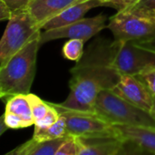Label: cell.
I'll list each match as a JSON object with an SVG mask.
<instances>
[{
  "label": "cell",
  "mask_w": 155,
  "mask_h": 155,
  "mask_svg": "<svg viewBox=\"0 0 155 155\" xmlns=\"http://www.w3.org/2000/svg\"><path fill=\"white\" fill-rule=\"evenodd\" d=\"M97 6H102L101 0H87L76 3L64 10L63 12H61L54 18L47 21L42 26V30L58 28L74 23L78 20L83 19L84 15L88 11Z\"/></svg>",
  "instance_id": "12"
},
{
  "label": "cell",
  "mask_w": 155,
  "mask_h": 155,
  "mask_svg": "<svg viewBox=\"0 0 155 155\" xmlns=\"http://www.w3.org/2000/svg\"><path fill=\"white\" fill-rule=\"evenodd\" d=\"M39 38L28 43L0 67V96L6 100L15 95L28 94L35 70Z\"/></svg>",
  "instance_id": "2"
},
{
  "label": "cell",
  "mask_w": 155,
  "mask_h": 155,
  "mask_svg": "<svg viewBox=\"0 0 155 155\" xmlns=\"http://www.w3.org/2000/svg\"><path fill=\"white\" fill-rule=\"evenodd\" d=\"M54 155H78L75 137L69 138L64 143H63L59 147Z\"/></svg>",
  "instance_id": "23"
},
{
  "label": "cell",
  "mask_w": 155,
  "mask_h": 155,
  "mask_svg": "<svg viewBox=\"0 0 155 155\" xmlns=\"http://www.w3.org/2000/svg\"><path fill=\"white\" fill-rule=\"evenodd\" d=\"M94 112L112 124L155 127V119L150 112L134 106L112 90H104L99 93Z\"/></svg>",
  "instance_id": "3"
},
{
  "label": "cell",
  "mask_w": 155,
  "mask_h": 155,
  "mask_svg": "<svg viewBox=\"0 0 155 155\" xmlns=\"http://www.w3.org/2000/svg\"><path fill=\"white\" fill-rule=\"evenodd\" d=\"M5 123L9 129H22L35 124L32 109L27 95L18 94L10 97L5 103L3 114Z\"/></svg>",
  "instance_id": "10"
},
{
  "label": "cell",
  "mask_w": 155,
  "mask_h": 155,
  "mask_svg": "<svg viewBox=\"0 0 155 155\" xmlns=\"http://www.w3.org/2000/svg\"><path fill=\"white\" fill-rule=\"evenodd\" d=\"M13 16V12L11 11V9L7 6V5L0 0V20L1 21H8Z\"/></svg>",
  "instance_id": "27"
},
{
  "label": "cell",
  "mask_w": 155,
  "mask_h": 155,
  "mask_svg": "<svg viewBox=\"0 0 155 155\" xmlns=\"http://www.w3.org/2000/svg\"><path fill=\"white\" fill-rule=\"evenodd\" d=\"M64 118L67 134L80 138H110L120 137L114 127L96 112H84L67 110L60 107L58 103H51Z\"/></svg>",
  "instance_id": "6"
},
{
  "label": "cell",
  "mask_w": 155,
  "mask_h": 155,
  "mask_svg": "<svg viewBox=\"0 0 155 155\" xmlns=\"http://www.w3.org/2000/svg\"><path fill=\"white\" fill-rule=\"evenodd\" d=\"M138 77L147 85L151 92L155 96V69H149L138 75Z\"/></svg>",
  "instance_id": "25"
},
{
  "label": "cell",
  "mask_w": 155,
  "mask_h": 155,
  "mask_svg": "<svg viewBox=\"0 0 155 155\" xmlns=\"http://www.w3.org/2000/svg\"><path fill=\"white\" fill-rule=\"evenodd\" d=\"M50 104V102H49ZM50 109L48 111V112L39 121L35 122V127H38V128H46L49 127L51 125H53L54 123H55L59 118H60V113L58 112V111L50 104Z\"/></svg>",
  "instance_id": "20"
},
{
  "label": "cell",
  "mask_w": 155,
  "mask_h": 155,
  "mask_svg": "<svg viewBox=\"0 0 155 155\" xmlns=\"http://www.w3.org/2000/svg\"><path fill=\"white\" fill-rule=\"evenodd\" d=\"M41 27L28 10L14 14L0 40V67L31 41L40 38Z\"/></svg>",
  "instance_id": "5"
},
{
  "label": "cell",
  "mask_w": 155,
  "mask_h": 155,
  "mask_svg": "<svg viewBox=\"0 0 155 155\" xmlns=\"http://www.w3.org/2000/svg\"><path fill=\"white\" fill-rule=\"evenodd\" d=\"M109 63L121 75L138 76L155 69V52L132 41L106 40Z\"/></svg>",
  "instance_id": "4"
},
{
  "label": "cell",
  "mask_w": 155,
  "mask_h": 155,
  "mask_svg": "<svg viewBox=\"0 0 155 155\" xmlns=\"http://www.w3.org/2000/svg\"><path fill=\"white\" fill-rule=\"evenodd\" d=\"M7 129H9V128L6 126V124L5 123V121H4V119L2 117L1 118V125H0V135H2Z\"/></svg>",
  "instance_id": "30"
},
{
  "label": "cell",
  "mask_w": 155,
  "mask_h": 155,
  "mask_svg": "<svg viewBox=\"0 0 155 155\" xmlns=\"http://www.w3.org/2000/svg\"><path fill=\"white\" fill-rule=\"evenodd\" d=\"M31 109H32V113H33V117L35 120V122L41 120L49 111L50 109V104L49 102H45L43 100H41L39 97H37L35 94L32 93H28L26 94Z\"/></svg>",
  "instance_id": "18"
},
{
  "label": "cell",
  "mask_w": 155,
  "mask_h": 155,
  "mask_svg": "<svg viewBox=\"0 0 155 155\" xmlns=\"http://www.w3.org/2000/svg\"><path fill=\"white\" fill-rule=\"evenodd\" d=\"M112 90L134 106L151 113L153 94L138 76L121 75L119 82Z\"/></svg>",
  "instance_id": "9"
},
{
  "label": "cell",
  "mask_w": 155,
  "mask_h": 155,
  "mask_svg": "<svg viewBox=\"0 0 155 155\" xmlns=\"http://www.w3.org/2000/svg\"><path fill=\"white\" fill-rule=\"evenodd\" d=\"M78 155H114L124 139L110 138H80L75 137Z\"/></svg>",
  "instance_id": "13"
},
{
  "label": "cell",
  "mask_w": 155,
  "mask_h": 155,
  "mask_svg": "<svg viewBox=\"0 0 155 155\" xmlns=\"http://www.w3.org/2000/svg\"><path fill=\"white\" fill-rule=\"evenodd\" d=\"M67 136L69 135L67 134L66 122H65L64 118L62 117L61 115H60L59 120L49 127H46V128L35 127V131L33 134V138L38 143L55 140V139L67 137Z\"/></svg>",
  "instance_id": "15"
},
{
  "label": "cell",
  "mask_w": 155,
  "mask_h": 155,
  "mask_svg": "<svg viewBox=\"0 0 155 155\" xmlns=\"http://www.w3.org/2000/svg\"><path fill=\"white\" fill-rule=\"evenodd\" d=\"M131 9L155 10V0H139Z\"/></svg>",
  "instance_id": "26"
},
{
  "label": "cell",
  "mask_w": 155,
  "mask_h": 155,
  "mask_svg": "<svg viewBox=\"0 0 155 155\" xmlns=\"http://www.w3.org/2000/svg\"><path fill=\"white\" fill-rule=\"evenodd\" d=\"M71 137L72 136H67L55 140L38 143V144L29 155H54L59 147Z\"/></svg>",
  "instance_id": "17"
},
{
  "label": "cell",
  "mask_w": 155,
  "mask_h": 155,
  "mask_svg": "<svg viewBox=\"0 0 155 155\" xmlns=\"http://www.w3.org/2000/svg\"><path fill=\"white\" fill-rule=\"evenodd\" d=\"M106 19L107 17L104 15L100 14L94 17H84L81 20H78L74 23H72L62 27L45 30L44 32L41 33L39 38L40 46L49 41L62 38H76L82 39L84 42H86L106 26Z\"/></svg>",
  "instance_id": "8"
},
{
  "label": "cell",
  "mask_w": 155,
  "mask_h": 155,
  "mask_svg": "<svg viewBox=\"0 0 155 155\" xmlns=\"http://www.w3.org/2000/svg\"><path fill=\"white\" fill-rule=\"evenodd\" d=\"M151 114L152 116L155 119V96L153 95V109H152V111H151Z\"/></svg>",
  "instance_id": "31"
},
{
  "label": "cell",
  "mask_w": 155,
  "mask_h": 155,
  "mask_svg": "<svg viewBox=\"0 0 155 155\" xmlns=\"http://www.w3.org/2000/svg\"><path fill=\"white\" fill-rule=\"evenodd\" d=\"M70 92L58 105L64 109L94 112L97 96L102 90H112L119 82L121 74L109 63L106 39L94 41L83 58L71 70Z\"/></svg>",
  "instance_id": "1"
},
{
  "label": "cell",
  "mask_w": 155,
  "mask_h": 155,
  "mask_svg": "<svg viewBox=\"0 0 155 155\" xmlns=\"http://www.w3.org/2000/svg\"><path fill=\"white\" fill-rule=\"evenodd\" d=\"M131 10H133V9H131ZM134 10L145 15V16H149L151 18H153L155 21V10H146V9H134Z\"/></svg>",
  "instance_id": "29"
},
{
  "label": "cell",
  "mask_w": 155,
  "mask_h": 155,
  "mask_svg": "<svg viewBox=\"0 0 155 155\" xmlns=\"http://www.w3.org/2000/svg\"><path fill=\"white\" fill-rule=\"evenodd\" d=\"M139 0H101L102 6H109L116 9L118 12L131 9Z\"/></svg>",
  "instance_id": "21"
},
{
  "label": "cell",
  "mask_w": 155,
  "mask_h": 155,
  "mask_svg": "<svg viewBox=\"0 0 155 155\" xmlns=\"http://www.w3.org/2000/svg\"><path fill=\"white\" fill-rule=\"evenodd\" d=\"M79 0H32L28 12L39 25L42 26L50 19L54 18L69 6L78 3Z\"/></svg>",
  "instance_id": "11"
},
{
  "label": "cell",
  "mask_w": 155,
  "mask_h": 155,
  "mask_svg": "<svg viewBox=\"0 0 155 155\" xmlns=\"http://www.w3.org/2000/svg\"><path fill=\"white\" fill-rule=\"evenodd\" d=\"M38 144V142H36L34 138L31 140L25 142V143H22L21 145L17 146L11 152L5 153V155H29L33 150L35 148V146Z\"/></svg>",
  "instance_id": "22"
},
{
  "label": "cell",
  "mask_w": 155,
  "mask_h": 155,
  "mask_svg": "<svg viewBox=\"0 0 155 155\" xmlns=\"http://www.w3.org/2000/svg\"><path fill=\"white\" fill-rule=\"evenodd\" d=\"M122 139H130L144 149L155 153V127L114 124Z\"/></svg>",
  "instance_id": "14"
},
{
  "label": "cell",
  "mask_w": 155,
  "mask_h": 155,
  "mask_svg": "<svg viewBox=\"0 0 155 155\" xmlns=\"http://www.w3.org/2000/svg\"><path fill=\"white\" fill-rule=\"evenodd\" d=\"M114 155H155V153L144 149L130 139H124L121 146Z\"/></svg>",
  "instance_id": "19"
},
{
  "label": "cell",
  "mask_w": 155,
  "mask_h": 155,
  "mask_svg": "<svg viewBox=\"0 0 155 155\" xmlns=\"http://www.w3.org/2000/svg\"><path fill=\"white\" fill-rule=\"evenodd\" d=\"M84 1H87V0H79V1H78V3H80V2H84Z\"/></svg>",
  "instance_id": "32"
},
{
  "label": "cell",
  "mask_w": 155,
  "mask_h": 155,
  "mask_svg": "<svg viewBox=\"0 0 155 155\" xmlns=\"http://www.w3.org/2000/svg\"><path fill=\"white\" fill-rule=\"evenodd\" d=\"M135 44H137L138 46H140L142 48H147L149 50H152V51H154L155 52V37L154 38H152V39H149V40H146V41L135 43Z\"/></svg>",
  "instance_id": "28"
},
{
  "label": "cell",
  "mask_w": 155,
  "mask_h": 155,
  "mask_svg": "<svg viewBox=\"0 0 155 155\" xmlns=\"http://www.w3.org/2000/svg\"><path fill=\"white\" fill-rule=\"evenodd\" d=\"M84 41L82 39H68L62 49L63 56L72 61H76L78 62L84 56Z\"/></svg>",
  "instance_id": "16"
},
{
  "label": "cell",
  "mask_w": 155,
  "mask_h": 155,
  "mask_svg": "<svg viewBox=\"0 0 155 155\" xmlns=\"http://www.w3.org/2000/svg\"><path fill=\"white\" fill-rule=\"evenodd\" d=\"M2 1H4L7 5V6L11 9L14 15L28 10L29 5L32 0H2Z\"/></svg>",
  "instance_id": "24"
},
{
  "label": "cell",
  "mask_w": 155,
  "mask_h": 155,
  "mask_svg": "<svg viewBox=\"0 0 155 155\" xmlns=\"http://www.w3.org/2000/svg\"><path fill=\"white\" fill-rule=\"evenodd\" d=\"M107 27L115 40L135 43L155 37V21L135 10H123L111 17Z\"/></svg>",
  "instance_id": "7"
}]
</instances>
